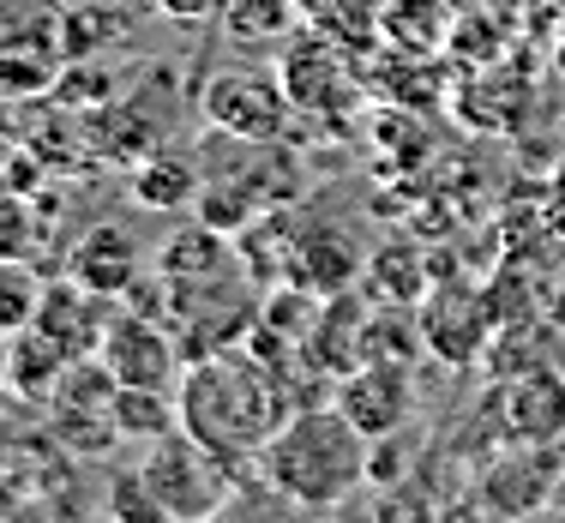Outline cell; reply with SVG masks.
<instances>
[{
    "mask_svg": "<svg viewBox=\"0 0 565 523\" xmlns=\"http://www.w3.org/2000/svg\"><path fill=\"white\" fill-rule=\"evenodd\" d=\"M289 409H301L282 385V373L253 349H217V355L186 361L181 392H174V415L181 434H193L217 463L235 476L259 469V451L277 439V427L289 421Z\"/></svg>",
    "mask_w": 565,
    "mask_h": 523,
    "instance_id": "1",
    "label": "cell"
},
{
    "mask_svg": "<svg viewBox=\"0 0 565 523\" xmlns=\"http://www.w3.org/2000/svg\"><path fill=\"white\" fill-rule=\"evenodd\" d=\"M373 439L338 404H301L277 427V439L259 451V476L282 488L289 500L331 512V505L355 500L373 476Z\"/></svg>",
    "mask_w": 565,
    "mask_h": 523,
    "instance_id": "2",
    "label": "cell"
},
{
    "mask_svg": "<svg viewBox=\"0 0 565 523\" xmlns=\"http://www.w3.org/2000/svg\"><path fill=\"white\" fill-rule=\"evenodd\" d=\"M139 476H145V488H151V500L163 505L169 523H205L223 505V493L241 481L235 469L217 463L193 434H181V427H169V434H157L151 446H145Z\"/></svg>",
    "mask_w": 565,
    "mask_h": 523,
    "instance_id": "3",
    "label": "cell"
},
{
    "mask_svg": "<svg viewBox=\"0 0 565 523\" xmlns=\"http://www.w3.org/2000/svg\"><path fill=\"white\" fill-rule=\"evenodd\" d=\"M73 66V31L55 0H0V90L36 97Z\"/></svg>",
    "mask_w": 565,
    "mask_h": 523,
    "instance_id": "4",
    "label": "cell"
},
{
    "mask_svg": "<svg viewBox=\"0 0 565 523\" xmlns=\"http://www.w3.org/2000/svg\"><path fill=\"white\" fill-rule=\"evenodd\" d=\"M97 361L127 392H169L174 397L181 392V373H186L181 338L169 331V319H151V313H115Z\"/></svg>",
    "mask_w": 565,
    "mask_h": 523,
    "instance_id": "5",
    "label": "cell"
},
{
    "mask_svg": "<svg viewBox=\"0 0 565 523\" xmlns=\"http://www.w3.org/2000/svg\"><path fill=\"white\" fill-rule=\"evenodd\" d=\"M289 90L271 73H253V66H228L205 85V115L211 127L228 132L241 145H271L282 127H289Z\"/></svg>",
    "mask_w": 565,
    "mask_h": 523,
    "instance_id": "6",
    "label": "cell"
},
{
    "mask_svg": "<svg viewBox=\"0 0 565 523\" xmlns=\"http://www.w3.org/2000/svg\"><path fill=\"white\" fill-rule=\"evenodd\" d=\"M493 325H500V313L488 307V295L463 289V284H439L415 301V338L434 349L439 361H451V367L476 361L493 343Z\"/></svg>",
    "mask_w": 565,
    "mask_h": 523,
    "instance_id": "7",
    "label": "cell"
},
{
    "mask_svg": "<svg viewBox=\"0 0 565 523\" xmlns=\"http://www.w3.org/2000/svg\"><path fill=\"white\" fill-rule=\"evenodd\" d=\"M338 409L367 439L403 434V427H409V415H415V373H409V361L367 355L361 367H349L343 385H338Z\"/></svg>",
    "mask_w": 565,
    "mask_h": 523,
    "instance_id": "8",
    "label": "cell"
},
{
    "mask_svg": "<svg viewBox=\"0 0 565 523\" xmlns=\"http://www.w3.org/2000/svg\"><path fill=\"white\" fill-rule=\"evenodd\" d=\"M493 397H500L493 415L511 446H559L565 439V373H554L547 361L523 367L518 380H500Z\"/></svg>",
    "mask_w": 565,
    "mask_h": 523,
    "instance_id": "9",
    "label": "cell"
},
{
    "mask_svg": "<svg viewBox=\"0 0 565 523\" xmlns=\"http://www.w3.org/2000/svg\"><path fill=\"white\" fill-rule=\"evenodd\" d=\"M559 488H565V469L554 458V446H518L481 476V500L500 517H535Z\"/></svg>",
    "mask_w": 565,
    "mask_h": 523,
    "instance_id": "10",
    "label": "cell"
},
{
    "mask_svg": "<svg viewBox=\"0 0 565 523\" xmlns=\"http://www.w3.org/2000/svg\"><path fill=\"white\" fill-rule=\"evenodd\" d=\"M109 295H97L90 284H49L43 295V313H36V331H43L49 343L61 349L66 361H85L97 355L103 338H109Z\"/></svg>",
    "mask_w": 565,
    "mask_h": 523,
    "instance_id": "11",
    "label": "cell"
},
{
    "mask_svg": "<svg viewBox=\"0 0 565 523\" xmlns=\"http://www.w3.org/2000/svg\"><path fill=\"white\" fill-rule=\"evenodd\" d=\"M73 277H78V284H90L97 295H109V301L120 289H132V277H139V247H132V235L115 230V223L90 230L85 241H78Z\"/></svg>",
    "mask_w": 565,
    "mask_h": 523,
    "instance_id": "12",
    "label": "cell"
},
{
    "mask_svg": "<svg viewBox=\"0 0 565 523\" xmlns=\"http://www.w3.org/2000/svg\"><path fill=\"white\" fill-rule=\"evenodd\" d=\"M326 512H313V505L289 500L282 488H271V481L253 469V476H241L235 488L223 493V505L211 512L205 523H319Z\"/></svg>",
    "mask_w": 565,
    "mask_h": 523,
    "instance_id": "13",
    "label": "cell"
},
{
    "mask_svg": "<svg viewBox=\"0 0 565 523\" xmlns=\"http://www.w3.org/2000/svg\"><path fill=\"white\" fill-rule=\"evenodd\" d=\"M132 193H139L145 205H157V211H181V205H199V193H205V174L186 163V157H157V163L139 169Z\"/></svg>",
    "mask_w": 565,
    "mask_h": 523,
    "instance_id": "14",
    "label": "cell"
},
{
    "mask_svg": "<svg viewBox=\"0 0 565 523\" xmlns=\"http://www.w3.org/2000/svg\"><path fill=\"white\" fill-rule=\"evenodd\" d=\"M43 295H49V284L24 259H0V338L31 331L36 313H43Z\"/></svg>",
    "mask_w": 565,
    "mask_h": 523,
    "instance_id": "15",
    "label": "cell"
},
{
    "mask_svg": "<svg viewBox=\"0 0 565 523\" xmlns=\"http://www.w3.org/2000/svg\"><path fill=\"white\" fill-rule=\"evenodd\" d=\"M223 24H228L235 43H277V36L295 24V7L289 0H228Z\"/></svg>",
    "mask_w": 565,
    "mask_h": 523,
    "instance_id": "16",
    "label": "cell"
},
{
    "mask_svg": "<svg viewBox=\"0 0 565 523\" xmlns=\"http://www.w3.org/2000/svg\"><path fill=\"white\" fill-rule=\"evenodd\" d=\"M223 7H228V0H163V12H169V19H181V24H205V19H217Z\"/></svg>",
    "mask_w": 565,
    "mask_h": 523,
    "instance_id": "17",
    "label": "cell"
},
{
    "mask_svg": "<svg viewBox=\"0 0 565 523\" xmlns=\"http://www.w3.org/2000/svg\"><path fill=\"white\" fill-rule=\"evenodd\" d=\"M547 211H554V223L565 230V163H559V174H554V186H547Z\"/></svg>",
    "mask_w": 565,
    "mask_h": 523,
    "instance_id": "18",
    "label": "cell"
},
{
    "mask_svg": "<svg viewBox=\"0 0 565 523\" xmlns=\"http://www.w3.org/2000/svg\"><path fill=\"white\" fill-rule=\"evenodd\" d=\"M554 66L565 73V24H559V43H554Z\"/></svg>",
    "mask_w": 565,
    "mask_h": 523,
    "instance_id": "19",
    "label": "cell"
}]
</instances>
